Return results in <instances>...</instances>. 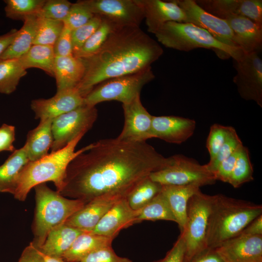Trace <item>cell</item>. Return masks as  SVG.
<instances>
[{"instance_id":"obj_1","label":"cell","mask_w":262,"mask_h":262,"mask_svg":"<svg viewBox=\"0 0 262 262\" xmlns=\"http://www.w3.org/2000/svg\"><path fill=\"white\" fill-rule=\"evenodd\" d=\"M172 161L146 141L100 140L84 147L69 163L62 186L63 196L83 201L107 195L127 197L141 181Z\"/></svg>"},{"instance_id":"obj_2","label":"cell","mask_w":262,"mask_h":262,"mask_svg":"<svg viewBox=\"0 0 262 262\" xmlns=\"http://www.w3.org/2000/svg\"><path fill=\"white\" fill-rule=\"evenodd\" d=\"M163 52L158 43L140 27H116L94 55L82 59L85 72L76 87L84 98L103 82L151 67Z\"/></svg>"},{"instance_id":"obj_3","label":"cell","mask_w":262,"mask_h":262,"mask_svg":"<svg viewBox=\"0 0 262 262\" xmlns=\"http://www.w3.org/2000/svg\"><path fill=\"white\" fill-rule=\"evenodd\" d=\"M262 214L261 204L222 194L213 195L207 234V248L214 249L240 235L249 223Z\"/></svg>"},{"instance_id":"obj_4","label":"cell","mask_w":262,"mask_h":262,"mask_svg":"<svg viewBox=\"0 0 262 262\" xmlns=\"http://www.w3.org/2000/svg\"><path fill=\"white\" fill-rule=\"evenodd\" d=\"M84 135H79L60 150L51 152L35 161H30L20 173L13 195L14 197L24 201L33 188L48 181L53 182L56 191H59L68 164L82 150L83 148L75 151L77 145Z\"/></svg>"},{"instance_id":"obj_5","label":"cell","mask_w":262,"mask_h":262,"mask_svg":"<svg viewBox=\"0 0 262 262\" xmlns=\"http://www.w3.org/2000/svg\"><path fill=\"white\" fill-rule=\"evenodd\" d=\"M34 188L35 208L32 224L33 238L31 243L40 248L52 229L64 223L86 203L63 196L46 183L38 184Z\"/></svg>"},{"instance_id":"obj_6","label":"cell","mask_w":262,"mask_h":262,"mask_svg":"<svg viewBox=\"0 0 262 262\" xmlns=\"http://www.w3.org/2000/svg\"><path fill=\"white\" fill-rule=\"evenodd\" d=\"M153 34L164 47L178 50L212 49L221 58L231 57L235 61L239 60L244 55L240 49L220 42L206 30L190 23L168 22Z\"/></svg>"},{"instance_id":"obj_7","label":"cell","mask_w":262,"mask_h":262,"mask_svg":"<svg viewBox=\"0 0 262 262\" xmlns=\"http://www.w3.org/2000/svg\"><path fill=\"white\" fill-rule=\"evenodd\" d=\"M213 196L199 190L189 199L186 222L180 232L185 244L184 262H190L207 249V238Z\"/></svg>"},{"instance_id":"obj_8","label":"cell","mask_w":262,"mask_h":262,"mask_svg":"<svg viewBox=\"0 0 262 262\" xmlns=\"http://www.w3.org/2000/svg\"><path fill=\"white\" fill-rule=\"evenodd\" d=\"M154 78L151 67L108 80L93 88L84 98V104L95 106L99 103L111 100L120 101L122 104L128 103L140 95L144 86Z\"/></svg>"},{"instance_id":"obj_9","label":"cell","mask_w":262,"mask_h":262,"mask_svg":"<svg viewBox=\"0 0 262 262\" xmlns=\"http://www.w3.org/2000/svg\"><path fill=\"white\" fill-rule=\"evenodd\" d=\"M171 162L164 168L152 173L149 178L162 185L199 186L213 184L216 180L206 164L181 154L172 156Z\"/></svg>"},{"instance_id":"obj_10","label":"cell","mask_w":262,"mask_h":262,"mask_svg":"<svg viewBox=\"0 0 262 262\" xmlns=\"http://www.w3.org/2000/svg\"><path fill=\"white\" fill-rule=\"evenodd\" d=\"M97 116L95 106L84 104L54 118L51 124V152L63 148L79 135L85 134L92 128Z\"/></svg>"},{"instance_id":"obj_11","label":"cell","mask_w":262,"mask_h":262,"mask_svg":"<svg viewBox=\"0 0 262 262\" xmlns=\"http://www.w3.org/2000/svg\"><path fill=\"white\" fill-rule=\"evenodd\" d=\"M81 1L94 15H98L117 27H136L144 19L137 0H83Z\"/></svg>"},{"instance_id":"obj_12","label":"cell","mask_w":262,"mask_h":262,"mask_svg":"<svg viewBox=\"0 0 262 262\" xmlns=\"http://www.w3.org/2000/svg\"><path fill=\"white\" fill-rule=\"evenodd\" d=\"M236 74L233 79L240 96L262 107V60L257 52L244 54L235 61Z\"/></svg>"},{"instance_id":"obj_13","label":"cell","mask_w":262,"mask_h":262,"mask_svg":"<svg viewBox=\"0 0 262 262\" xmlns=\"http://www.w3.org/2000/svg\"><path fill=\"white\" fill-rule=\"evenodd\" d=\"M176 1L185 14V23H192L206 30L216 39L225 45L240 49L233 32L225 20L206 12L195 0Z\"/></svg>"},{"instance_id":"obj_14","label":"cell","mask_w":262,"mask_h":262,"mask_svg":"<svg viewBox=\"0 0 262 262\" xmlns=\"http://www.w3.org/2000/svg\"><path fill=\"white\" fill-rule=\"evenodd\" d=\"M125 121L117 138L134 142L151 139L152 116L142 105L140 95L130 102L122 104Z\"/></svg>"},{"instance_id":"obj_15","label":"cell","mask_w":262,"mask_h":262,"mask_svg":"<svg viewBox=\"0 0 262 262\" xmlns=\"http://www.w3.org/2000/svg\"><path fill=\"white\" fill-rule=\"evenodd\" d=\"M84 98L77 87L58 91L52 98L32 101L31 107L35 117L40 120L53 119L84 105Z\"/></svg>"},{"instance_id":"obj_16","label":"cell","mask_w":262,"mask_h":262,"mask_svg":"<svg viewBox=\"0 0 262 262\" xmlns=\"http://www.w3.org/2000/svg\"><path fill=\"white\" fill-rule=\"evenodd\" d=\"M214 250L224 262H262V235H239Z\"/></svg>"},{"instance_id":"obj_17","label":"cell","mask_w":262,"mask_h":262,"mask_svg":"<svg viewBox=\"0 0 262 262\" xmlns=\"http://www.w3.org/2000/svg\"><path fill=\"white\" fill-rule=\"evenodd\" d=\"M195 0L205 11L218 18L226 15H240L262 26V0Z\"/></svg>"},{"instance_id":"obj_18","label":"cell","mask_w":262,"mask_h":262,"mask_svg":"<svg viewBox=\"0 0 262 262\" xmlns=\"http://www.w3.org/2000/svg\"><path fill=\"white\" fill-rule=\"evenodd\" d=\"M194 119L174 115L152 116L151 136L166 142L180 144L194 133Z\"/></svg>"},{"instance_id":"obj_19","label":"cell","mask_w":262,"mask_h":262,"mask_svg":"<svg viewBox=\"0 0 262 262\" xmlns=\"http://www.w3.org/2000/svg\"><path fill=\"white\" fill-rule=\"evenodd\" d=\"M126 197L107 195L88 202L71 215L65 223L84 232H91L106 213L118 201Z\"/></svg>"},{"instance_id":"obj_20","label":"cell","mask_w":262,"mask_h":262,"mask_svg":"<svg viewBox=\"0 0 262 262\" xmlns=\"http://www.w3.org/2000/svg\"><path fill=\"white\" fill-rule=\"evenodd\" d=\"M143 11L148 32L154 33L164 23L170 21L186 22L184 12L176 0H137Z\"/></svg>"},{"instance_id":"obj_21","label":"cell","mask_w":262,"mask_h":262,"mask_svg":"<svg viewBox=\"0 0 262 262\" xmlns=\"http://www.w3.org/2000/svg\"><path fill=\"white\" fill-rule=\"evenodd\" d=\"M139 210L131 209L126 198H123L111 208L91 232L114 239L121 230L136 223Z\"/></svg>"},{"instance_id":"obj_22","label":"cell","mask_w":262,"mask_h":262,"mask_svg":"<svg viewBox=\"0 0 262 262\" xmlns=\"http://www.w3.org/2000/svg\"><path fill=\"white\" fill-rule=\"evenodd\" d=\"M231 28L238 47L244 54L257 52L262 45V26L240 15H229L220 18Z\"/></svg>"},{"instance_id":"obj_23","label":"cell","mask_w":262,"mask_h":262,"mask_svg":"<svg viewBox=\"0 0 262 262\" xmlns=\"http://www.w3.org/2000/svg\"><path fill=\"white\" fill-rule=\"evenodd\" d=\"M86 66L82 59L74 56H56L54 65V77L57 92L76 87L82 80Z\"/></svg>"},{"instance_id":"obj_24","label":"cell","mask_w":262,"mask_h":262,"mask_svg":"<svg viewBox=\"0 0 262 262\" xmlns=\"http://www.w3.org/2000/svg\"><path fill=\"white\" fill-rule=\"evenodd\" d=\"M200 187L196 184L162 185L161 193L168 203L180 232L185 226L188 201Z\"/></svg>"},{"instance_id":"obj_25","label":"cell","mask_w":262,"mask_h":262,"mask_svg":"<svg viewBox=\"0 0 262 262\" xmlns=\"http://www.w3.org/2000/svg\"><path fill=\"white\" fill-rule=\"evenodd\" d=\"M83 232L64 223L49 232L39 249L45 255L62 258L76 239Z\"/></svg>"},{"instance_id":"obj_26","label":"cell","mask_w":262,"mask_h":262,"mask_svg":"<svg viewBox=\"0 0 262 262\" xmlns=\"http://www.w3.org/2000/svg\"><path fill=\"white\" fill-rule=\"evenodd\" d=\"M29 162L25 145L13 152L0 166V193L14 194L20 173Z\"/></svg>"},{"instance_id":"obj_27","label":"cell","mask_w":262,"mask_h":262,"mask_svg":"<svg viewBox=\"0 0 262 262\" xmlns=\"http://www.w3.org/2000/svg\"><path fill=\"white\" fill-rule=\"evenodd\" d=\"M52 120H40L39 125L28 132L24 145L30 162L38 160L49 154L53 143Z\"/></svg>"},{"instance_id":"obj_28","label":"cell","mask_w":262,"mask_h":262,"mask_svg":"<svg viewBox=\"0 0 262 262\" xmlns=\"http://www.w3.org/2000/svg\"><path fill=\"white\" fill-rule=\"evenodd\" d=\"M113 240L92 232H83L76 239L62 258L67 262H80L92 252L112 246Z\"/></svg>"},{"instance_id":"obj_29","label":"cell","mask_w":262,"mask_h":262,"mask_svg":"<svg viewBox=\"0 0 262 262\" xmlns=\"http://www.w3.org/2000/svg\"><path fill=\"white\" fill-rule=\"evenodd\" d=\"M36 16L28 17L16 37L0 56V59H18L26 53L33 45L37 26Z\"/></svg>"},{"instance_id":"obj_30","label":"cell","mask_w":262,"mask_h":262,"mask_svg":"<svg viewBox=\"0 0 262 262\" xmlns=\"http://www.w3.org/2000/svg\"><path fill=\"white\" fill-rule=\"evenodd\" d=\"M55 57L53 46L33 45L18 59L26 70L30 68H38L49 76L54 77Z\"/></svg>"},{"instance_id":"obj_31","label":"cell","mask_w":262,"mask_h":262,"mask_svg":"<svg viewBox=\"0 0 262 262\" xmlns=\"http://www.w3.org/2000/svg\"><path fill=\"white\" fill-rule=\"evenodd\" d=\"M26 74L18 59H0V93L9 95L14 92Z\"/></svg>"},{"instance_id":"obj_32","label":"cell","mask_w":262,"mask_h":262,"mask_svg":"<svg viewBox=\"0 0 262 262\" xmlns=\"http://www.w3.org/2000/svg\"><path fill=\"white\" fill-rule=\"evenodd\" d=\"M162 188V185L148 177L138 184L126 198L131 208L138 211L160 193Z\"/></svg>"},{"instance_id":"obj_33","label":"cell","mask_w":262,"mask_h":262,"mask_svg":"<svg viewBox=\"0 0 262 262\" xmlns=\"http://www.w3.org/2000/svg\"><path fill=\"white\" fill-rule=\"evenodd\" d=\"M160 220L176 222L168 203L161 191L139 210L136 223L144 220Z\"/></svg>"},{"instance_id":"obj_34","label":"cell","mask_w":262,"mask_h":262,"mask_svg":"<svg viewBox=\"0 0 262 262\" xmlns=\"http://www.w3.org/2000/svg\"><path fill=\"white\" fill-rule=\"evenodd\" d=\"M102 18L98 28L74 56L85 59L94 55L101 48L111 33L117 27L109 20Z\"/></svg>"},{"instance_id":"obj_35","label":"cell","mask_w":262,"mask_h":262,"mask_svg":"<svg viewBox=\"0 0 262 262\" xmlns=\"http://www.w3.org/2000/svg\"><path fill=\"white\" fill-rule=\"evenodd\" d=\"M4 11L7 17L24 21L28 17L36 16L46 0H5Z\"/></svg>"},{"instance_id":"obj_36","label":"cell","mask_w":262,"mask_h":262,"mask_svg":"<svg viewBox=\"0 0 262 262\" xmlns=\"http://www.w3.org/2000/svg\"><path fill=\"white\" fill-rule=\"evenodd\" d=\"M64 24L63 21L38 17L33 45L53 46Z\"/></svg>"},{"instance_id":"obj_37","label":"cell","mask_w":262,"mask_h":262,"mask_svg":"<svg viewBox=\"0 0 262 262\" xmlns=\"http://www.w3.org/2000/svg\"><path fill=\"white\" fill-rule=\"evenodd\" d=\"M253 169L248 148L243 146L237 159L228 183L234 188L253 180Z\"/></svg>"},{"instance_id":"obj_38","label":"cell","mask_w":262,"mask_h":262,"mask_svg":"<svg viewBox=\"0 0 262 262\" xmlns=\"http://www.w3.org/2000/svg\"><path fill=\"white\" fill-rule=\"evenodd\" d=\"M231 127L217 123L211 126L206 141V147L210 155L208 163H211L214 160L226 141Z\"/></svg>"},{"instance_id":"obj_39","label":"cell","mask_w":262,"mask_h":262,"mask_svg":"<svg viewBox=\"0 0 262 262\" xmlns=\"http://www.w3.org/2000/svg\"><path fill=\"white\" fill-rule=\"evenodd\" d=\"M243 146L235 129L231 127L227 138L220 149L214 160L206 164L208 169L213 174L218 164Z\"/></svg>"},{"instance_id":"obj_40","label":"cell","mask_w":262,"mask_h":262,"mask_svg":"<svg viewBox=\"0 0 262 262\" xmlns=\"http://www.w3.org/2000/svg\"><path fill=\"white\" fill-rule=\"evenodd\" d=\"M94 16L81 0H78L72 4L66 17L63 22L64 26L72 31L86 23Z\"/></svg>"},{"instance_id":"obj_41","label":"cell","mask_w":262,"mask_h":262,"mask_svg":"<svg viewBox=\"0 0 262 262\" xmlns=\"http://www.w3.org/2000/svg\"><path fill=\"white\" fill-rule=\"evenodd\" d=\"M102 20L101 17L94 15L86 23L72 31L73 55L81 49L84 43L97 30Z\"/></svg>"},{"instance_id":"obj_42","label":"cell","mask_w":262,"mask_h":262,"mask_svg":"<svg viewBox=\"0 0 262 262\" xmlns=\"http://www.w3.org/2000/svg\"><path fill=\"white\" fill-rule=\"evenodd\" d=\"M72 4L66 0H46L37 17L63 21Z\"/></svg>"},{"instance_id":"obj_43","label":"cell","mask_w":262,"mask_h":262,"mask_svg":"<svg viewBox=\"0 0 262 262\" xmlns=\"http://www.w3.org/2000/svg\"><path fill=\"white\" fill-rule=\"evenodd\" d=\"M80 262H132L127 258L117 255L112 246L100 248L89 254Z\"/></svg>"},{"instance_id":"obj_44","label":"cell","mask_w":262,"mask_h":262,"mask_svg":"<svg viewBox=\"0 0 262 262\" xmlns=\"http://www.w3.org/2000/svg\"><path fill=\"white\" fill-rule=\"evenodd\" d=\"M55 56H73L72 31L64 26L63 29L53 46Z\"/></svg>"},{"instance_id":"obj_45","label":"cell","mask_w":262,"mask_h":262,"mask_svg":"<svg viewBox=\"0 0 262 262\" xmlns=\"http://www.w3.org/2000/svg\"><path fill=\"white\" fill-rule=\"evenodd\" d=\"M242 147L218 164L214 173L216 180L228 183Z\"/></svg>"},{"instance_id":"obj_46","label":"cell","mask_w":262,"mask_h":262,"mask_svg":"<svg viewBox=\"0 0 262 262\" xmlns=\"http://www.w3.org/2000/svg\"><path fill=\"white\" fill-rule=\"evenodd\" d=\"M185 247L183 237L180 234L172 247L165 256L153 262H184Z\"/></svg>"},{"instance_id":"obj_47","label":"cell","mask_w":262,"mask_h":262,"mask_svg":"<svg viewBox=\"0 0 262 262\" xmlns=\"http://www.w3.org/2000/svg\"><path fill=\"white\" fill-rule=\"evenodd\" d=\"M15 139V127L6 124L0 127V152H13L15 148L13 143Z\"/></svg>"},{"instance_id":"obj_48","label":"cell","mask_w":262,"mask_h":262,"mask_svg":"<svg viewBox=\"0 0 262 262\" xmlns=\"http://www.w3.org/2000/svg\"><path fill=\"white\" fill-rule=\"evenodd\" d=\"M18 262H45L43 253L32 243L26 246L22 252Z\"/></svg>"},{"instance_id":"obj_49","label":"cell","mask_w":262,"mask_h":262,"mask_svg":"<svg viewBox=\"0 0 262 262\" xmlns=\"http://www.w3.org/2000/svg\"><path fill=\"white\" fill-rule=\"evenodd\" d=\"M190 262H224L214 249L207 248Z\"/></svg>"},{"instance_id":"obj_50","label":"cell","mask_w":262,"mask_h":262,"mask_svg":"<svg viewBox=\"0 0 262 262\" xmlns=\"http://www.w3.org/2000/svg\"><path fill=\"white\" fill-rule=\"evenodd\" d=\"M240 235L246 236L262 235V214L249 223Z\"/></svg>"},{"instance_id":"obj_51","label":"cell","mask_w":262,"mask_h":262,"mask_svg":"<svg viewBox=\"0 0 262 262\" xmlns=\"http://www.w3.org/2000/svg\"><path fill=\"white\" fill-rule=\"evenodd\" d=\"M17 32V30L13 29L9 32L0 35V56L11 44Z\"/></svg>"},{"instance_id":"obj_52","label":"cell","mask_w":262,"mask_h":262,"mask_svg":"<svg viewBox=\"0 0 262 262\" xmlns=\"http://www.w3.org/2000/svg\"><path fill=\"white\" fill-rule=\"evenodd\" d=\"M43 256L45 262H67L62 258L50 257L44 254Z\"/></svg>"}]
</instances>
